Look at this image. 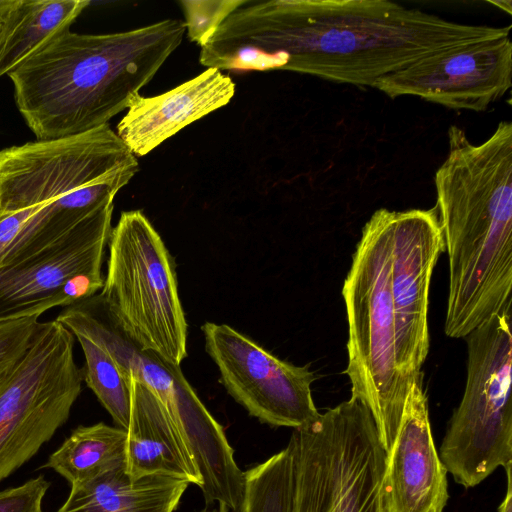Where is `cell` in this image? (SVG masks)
<instances>
[{
    "instance_id": "7c38bea8",
    "label": "cell",
    "mask_w": 512,
    "mask_h": 512,
    "mask_svg": "<svg viewBox=\"0 0 512 512\" xmlns=\"http://www.w3.org/2000/svg\"><path fill=\"white\" fill-rule=\"evenodd\" d=\"M512 86L510 36L449 47L379 78L390 98L416 96L450 109L485 111Z\"/></svg>"
},
{
    "instance_id": "8992f818",
    "label": "cell",
    "mask_w": 512,
    "mask_h": 512,
    "mask_svg": "<svg viewBox=\"0 0 512 512\" xmlns=\"http://www.w3.org/2000/svg\"><path fill=\"white\" fill-rule=\"evenodd\" d=\"M291 512H379L387 453L370 411L350 398L294 429Z\"/></svg>"
},
{
    "instance_id": "e0dca14e",
    "label": "cell",
    "mask_w": 512,
    "mask_h": 512,
    "mask_svg": "<svg viewBox=\"0 0 512 512\" xmlns=\"http://www.w3.org/2000/svg\"><path fill=\"white\" fill-rule=\"evenodd\" d=\"M190 484L162 475L131 478L125 464L71 485L56 512H175Z\"/></svg>"
},
{
    "instance_id": "5b68a950",
    "label": "cell",
    "mask_w": 512,
    "mask_h": 512,
    "mask_svg": "<svg viewBox=\"0 0 512 512\" xmlns=\"http://www.w3.org/2000/svg\"><path fill=\"white\" fill-rule=\"evenodd\" d=\"M394 211L376 210L362 228L342 287L348 321L351 398L371 413L388 453L400 427L410 386L396 365L391 294Z\"/></svg>"
},
{
    "instance_id": "ba28073f",
    "label": "cell",
    "mask_w": 512,
    "mask_h": 512,
    "mask_svg": "<svg viewBox=\"0 0 512 512\" xmlns=\"http://www.w3.org/2000/svg\"><path fill=\"white\" fill-rule=\"evenodd\" d=\"M465 338V390L438 454L455 482L473 488L512 464L511 305Z\"/></svg>"
},
{
    "instance_id": "6da1fadb",
    "label": "cell",
    "mask_w": 512,
    "mask_h": 512,
    "mask_svg": "<svg viewBox=\"0 0 512 512\" xmlns=\"http://www.w3.org/2000/svg\"><path fill=\"white\" fill-rule=\"evenodd\" d=\"M246 5L201 47L202 65L221 71L288 70L373 87L379 78L429 54L507 37L511 30L457 23L388 0H270Z\"/></svg>"
},
{
    "instance_id": "9c48e42d",
    "label": "cell",
    "mask_w": 512,
    "mask_h": 512,
    "mask_svg": "<svg viewBox=\"0 0 512 512\" xmlns=\"http://www.w3.org/2000/svg\"><path fill=\"white\" fill-rule=\"evenodd\" d=\"M74 335L56 320L41 325L0 392V483L28 462L69 418L82 391Z\"/></svg>"
},
{
    "instance_id": "603a6c76",
    "label": "cell",
    "mask_w": 512,
    "mask_h": 512,
    "mask_svg": "<svg viewBox=\"0 0 512 512\" xmlns=\"http://www.w3.org/2000/svg\"><path fill=\"white\" fill-rule=\"evenodd\" d=\"M40 316L0 324V392L27 353L41 325Z\"/></svg>"
},
{
    "instance_id": "5bb4252c",
    "label": "cell",
    "mask_w": 512,
    "mask_h": 512,
    "mask_svg": "<svg viewBox=\"0 0 512 512\" xmlns=\"http://www.w3.org/2000/svg\"><path fill=\"white\" fill-rule=\"evenodd\" d=\"M447 471L432 435L423 372L412 381L396 439L387 453L379 512H443Z\"/></svg>"
},
{
    "instance_id": "30bf717a",
    "label": "cell",
    "mask_w": 512,
    "mask_h": 512,
    "mask_svg": "<svg viewBox=\"0 0 512 512\" xmlns=\"http://www.w3.org/2000/svg\"><path fill=\"white\" fill-rule=\"evenodd\" d=\"M112 213L85 222L39 253L1 264L0 324L97 294L104 285L101 269Z\"/></svg>"
},
{
    "instance_id": "cb8c5ba5",
    "label": "cell",
    "mask_w": 512,
    "mask_h": 512,
    "mask_svg": "<svg viewBox=\"0 0 512 512\" xmlns=\"http://www.w3.org/2000/svg\"><path fill=\"white\" fill-rule=\"evenodd\" d=\"M49 487L50 483L39 475L0 491V512H43L42 502Z\"/></svg>"
},
{
    "instance_id": "83f0119b",
    "label": "cell",
    "mask_w": 512,
    "mask_h": 512,
    "mask_svg": "<svg viewBox=\"0 0 512 512\" xmlns=\"http://www.w3.org/2000/svg\"><path fill=\"white\" fill-rule=\"evenodd\" d=\"M1 22H2V21H0V32H1V27H2Z\"/></svg>"
},
{
    "instance_id": "4316f807",
    "label": "cell",
    "mask_w": 512,
    "mask_h": 512,
    "mask_svg": "<svg viewBox=\"0 0 512 512\" xmlns=\"http://www.w3.org/2000/svg\"><path fill=\"white\" fill-rule=\"evenodd\" d=\"M212 512H229V511L224 507H219V510H214Z\"/></svg>"
},
{
    "instance_id": "52a82bcc",
    "label": "cell",
    "mask_w": 512,
    "mask_h": 512,
    "mask_svg": "<svg viewBox=\"0 0 512 512\" xmlns=\"http://www.w3.org/2000/svg\"><path fill=\"white\" fill-rule=\"evenodd\" d=\"M107 246L100 294L109 310L136 344L180 366L188 326L174 262L159 233L142 211H125Z\"/></svg>"
},
{
    "instance_id": "d6986e66",
    "label": "cell",
    "mask_w": 512,
    "mask_h": 512,
    "mask_svg": "<svg viewBox=\"0 0 512 512\" xmlns=\"http://www.w3.org/2000/svg\"><path fill=\"white\" fill-rule=\"evenodd\" d=\"M127 432L103 422L78 426L42 468H50L71 485L125 464Z\"/></svg>"
},
{
    "instance_id": "ffe728a7",
    "label": "cell",
    "mask_w": 512,
    "mask_h": 512,
    "mask_svg": "<svg viewBox=\"0 0 512 512\" xmlns=\"http://www.w3.org/2000/svg\"><path fill=\"white\" fill-rule=\"evenodd\" d=\"M74 337L84 353L85 364L81 369L83 381L93 391L117 427L126 430L131 404L128 380L100 344L82 334H75Z\"/></svg>"
},
{
    "instance_id": "ac0fdd59",
    "label": "cell",
    "mask_w": 512,
    "mask_h": 512,
    "mask_svg": "<svg viewBox=\"0 0 512 512\" xmlns=\"http://www.w3.org/2000/svg\"><path fill=\"white\" fill-rule=\"evenodd\" d=\"M88 0H17L1 22L0 77L8 75L71 25Z\"/></svg>"
},
{
    "instance_id": "2e32d148",
    "label": "cell",
    "mask_w": 512,
    "mask_h": 512,
    "mask_svg": "<svg viewBox=\"0 0 512 512\" xmlns=\"http://www.w3.org/2000/svg\"><path fill=\"white\" fill-rule=\"evenodd\" d=\"M126 379L131 394L126 429L127 474L133 479L170 476L200 487L199 471L161 401L141 382Z\"/></svg>"
},
{
    "instance_id": "4fadbf2b",
    "label": "cell",
    "mask_w": 512,
    "mask_h": 512,
    "mask_svg": "<svg viewBox=\"0 0 512 512\" xmlns=\"http://www.w3.org/2000/svg\"><path fill=\"white\" fill-rule=\"evenodd\" d=\"M445 250L436 207L394 211L391 294L397 370L406 384L429 351L428 303L434 267Z\"/></svg>"
},
{
    "instance_id": "277c9868",
    "label": "cell",
    "mask_w": 512,
    "mask_h": 512,
    "mask_svg": "<svg viewBox=\"0 0 512 512\" xmlns=\"http://www.w3.org/2000/svg\"><path fill=\"white\" fill-rule=\"evenodd\" d=\"M139 164L109 124L57 139L0 150V217L34 206L33 242L54 245L113 210Z\"/></svg>"
},
{
    "instance_id": "7402d4cb",
    "label": "cell",
    "mask_w": 512,
    "mask_h": 512,
    "mask_svg": "<svg viewBox=\"0 0 512 512\" xmlns=\"http://www.w3.org/2000/svg\"><path fill=\"white\" fill-rule=\"evenodd\" d=\"M246 0H182L188 37L203 47L219 26Z\"/></svg>"
},
{
    "instance_id": "8fae6325",
    "label": "cell",
    "mask_w": 512,
    "mask_h": 512,
    "mask_svg": "<svg viewBox=\"0 0 512 512\" xmlns=\"http://www.w3.org/2000/svg\"><path fill=\"white\" fill-rule=\"evenodd\" d=\"M201 330L221 383L251 416L293 429L319 416L311 391L315 374L309 365L283 361L226 324L206 322Z\"/></svg>"
},
{
    "instance_id": "9a60e30c",
    "label": "cell",
    "mask_w": 512,
    "mask_h": 512,
    "mask_svg": "<svg viewBox=\"0 0 512 512\" xmlns=\"http://www.w3.org/2000/svg\"><path fill=\"white\" fill-rule=\"evenodd\" d=\"M235 90L228 75L207 68L165 93L135 96L116 134L135 157L144 156L189 124L227 105Z\"/></svg>"
},
{
    "instance_id": "7a4b0ae2",
    "label": "cell",
    "mask_w": 512,
    "mask_h": 512,
    "mask_svg": "<svg viewBox=\"0 0 512 512\" xmlns=\"http://www.w3.org/2000/svg\"><path fill=\"white\" fill-rule=\"evenodd\" d=\"M448 144L434 177L449 262L444 331L465 338L511 305L512 123L480 144L452 125Z\"/></svg>"
},
{
    "instance_id": "3957f363",
    "label": "cell",
    "mask_w": 512,
    "mask_h": 512,
    "mask_svg": "<svg viewBox=\"0 0 512 512\" xmlns=\"http://www.w3.org/2000/svg\"><path fill=\"white\" fill-rule=\"evenodd\" d=\"M185 29L166 19L124 32H65L8 74L17 109L36 140L106 125L151 81Z\"/></svg>"
},
{
    "instance_id": "484cf974",
    "label": "cell",
    "mask_w": 512,
    "mask_h": 512,
    "mask_svg": "<svg viewBox=\"0 0 512 512\" xmlns=\"http://www.w3.org/2000/svg\"><path fill=\"white\" fill-rule=\"evenodd\" d=\"M17 0H0V21H2Z\"/></svg>"
},
{
    "instance_id": "44dd1931",
    "label": "cell",
    "mask_w": 512,
    "mask_h": 512,
    "mask_svg": "<svg viewBox=\"0 0 512 512\" xmlns=\"http://www.w3.org/2000/svg\"><path fill=\"white\" fill-rule=\"evenodd\" d=\"M241 512H291L293 462L290 446L244 472Z\"/></svg>"
},
{
    "instance_id": "d4e9b609",
    "label": "cell",
    "mask_w": 512,
    "mask_h": 512,
    "mask_svg": "<svg viewBox=\"0 0 512 512\" xmlns=\"http://www.w3.org/2000/svg\"><path fill=\"white\" fill-rule=\"evenodd\" d=\"M512 464L507 465L504 470L506 472V493L503 501L501 502L498 512H512Z\"/></svg>"
}]
</instances>
